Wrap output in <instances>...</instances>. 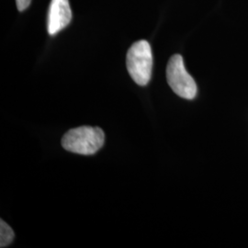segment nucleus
Listing matches in <instances>:
<instances>
[{"mask_svg":"<svg viewBox=\"0 0 248 248\" xmlns=\"http://www.w3.org/2000/svg\"><path fill=\"white\" fill-rule=\"evenodd\" d=\"M105 134L98 127L81 126L71 129L63 135L62 146L68 152L91 155L104 144Z\"/></svg>","mask_w":248,"mask_h":248,"instance_id":"obj_1","label":"nucleus"},{"mask_svg":"<svg viewBox=\"0 0 248 248\" xmlns=\"http://www.w3.org/2000/svg\"><path fill=\"white\" fill-rule=\"evenodd\" d=\"M126 65L133 81L139 86H146L151 79L153 67V54L147 41L133 44L126 56Z\"/></svg>","mask_w":248,"mask_h":248,"instance_id":"obj_2","label":"nucleus"},{"mask_svg":"<svg viewBox=\"0 0 248 248\" xmlns=\"http://www.w3.org/2000/svg\"><path fill=\"white\" fill-rule=\"evenodd\" d=\"M167 79L171 89L180 98H195L198 91L195 80L186 72L180 54H175L170 58L167 67Z\"/></svg>","mask_w":248,"mask_h":248,"instance_id":"obj_3","label":"nucleus"},{"mask_svg":"<svg viewBox=\"0 0 248 248\" xmlns=\"http://www.w3.org/2000/svg\"><path fill=\"white\" fill-rule=\"evenodd\" d=\"M71 18V8L68 0H52L47 18L48 33L55 35L70 23Z\"/></svg>","mask_w":248,"mask_h":248,"instance_id":"obj_4","label":"nucleus"},{"mask_svg":"<svg viewBox=\"0 0 248 248\" xmlns=\"http://www.w3.org/2000/svg\"><path fill=\"white\" fill-rule=\"evenodd\" d=\"M14 232L7 222L0 221V248H7L14 239Z\"/></svg>","mask_w":248,"mask_h":248,"instance_id":"obj_5","label":"nucleus"},{"mask_svg":"<svg viewBox=\"0 0 248 248\" xmlns=\"http://www.w3.org/2000/svg\"><path fill=\"white\" fill-rule=\"evenodd\" d=\"M31 0H16L18 11H23L29 8Z\"/></svg>","mask_w":248,"mask_h":248,"instance_id":"obj_6","label":"nucleus"}]
</instances>
